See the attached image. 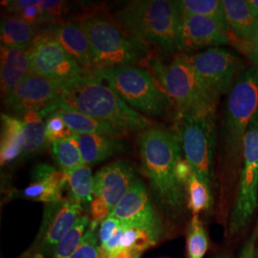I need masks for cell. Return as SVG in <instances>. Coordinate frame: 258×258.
I'll return each instance as SVG.
<instances>
[{
	"label": "cell",
	"mask_w": 258,
	"mask_h": 258,
	"mask_svg": "<svg viewBox=\"0 0 258 258\" xmlns=\"http://www.w3.org/2000/svg\"><path fill=\"white\" fill-rule=\"evenodd\" d=\"M55 108L78 111L124 133L141 132L152 126L145 115L130 107L107 84L91 73L66 82L60 98L52 107L39 114L43 117Z\"/></svg>",
	"instance_id": "6da1fadb"
},
{
	"label": "cell",
	"mask_w": 258,
	"mask_h": 258,
	"mask_svg": "<svg viewBox=\"0 0 258 258\" xmlns=\"http://www.w3.org/2000/svg\"><path fill=\"white\" fill-rule=\"evenodd\" d=\"M142 166L160 202L179 212L184 201V185L176 176L181 159L179 136L167 129L151 126L139 132L137 138Z\"/></svg>",
	"instance_id": "7a4b0ae2"
},
{
	"label": "cell",
	"mask_w": 258,
	"mask_h": 258,
	"mask_svg": "<svg viewBox=\"0 0 258 258\" xmlns=\"http://www.w3.org/2000/svg\"><path fill=\"white\" fill-rule=\"evenodd\" d=\"M115 19L131 37L164 55L181 52L182 14L175 1H131L116 12Z\"/></svg>",
	"instance_id": "3957f363"
},
{
	"label": "cell",
	"mask_w": 258,
	"mask_h": 258,
	"mask_svg": "<svg viewBox=\"0 0 258 258\" xmlns=\"http://www.w3.org/2000/svg\"><path fill=\"white\" fill-rule=\"evenodd\" d=\"M77 20L88 37L94 69L134 65L148 55V45L128 35L103 8L88 10Z\"/></svg>",
	"instance_id": "277c9868"
},
{
	"label": "cell",
	"mask_w": 258,
	"mask_h": 258,
	"mask_svg": "<svg viewBox=\"0 0 258 258\" xmlns=\"http://www.w3.org/2000/svg\"><path fill=\"white\" fill-rule=\"evenodd\" d=\"M91 74L100 78L130 107L143 115L162 116L172 104L153 75L137 66L95 68Z\"/></svg>",
	"instance_id": "5b68a950"
},
{
	"label": "cell",
	"mask_w": 258,
	"mask_h": 258,
	"mask_svg": "<svg viewBox=\"0 0 258 258\" xmlns=\"http://www.w3.org/2000/svg\"><path fill=\"white\" fill-rule=\"evenodd\" d=\"M258 111V70L253 65L236 79L228 95L223 120V143L227 157L243 153V143L249 123Z\"/></svg>",
	"instance_id": "8992f818"
},
{
	"label": "cell",
	"mask_w": 258,
	"mask_h": 258,
	"mask_svg": "<svg viewBox=\"0 0 258 258\" xmlns=\"http://www.w3.org/2000/svg\"><path fill=\"white\" fill-rule=\"evenodd\" d=\"M150 67L153 77L175 107L177 120L186 114L215 112L216 106L206 99L198 84L188 55H175L169 62L152 58Z\"/></svg>",
	"instance_id": "52a82bcc"
},
{
	"label": "cell",
	"mask_w": 258,
	"mask_h": 258,
	"mask_svg": "<svg viewBox=\"0 0 258 258\" xmlns=\"http://www.w3.org/2000/svg\"><path fill=\"white\" fill-rule=\"evenodd\" d=\"M215 112L186 114L178 120L179 138L184 159L194 173L210 189L212 181V160L215 146Z\"/></svg>",
	"instance_id": "ba28073f"
},
{
	"label": "cell",
	"mask_w": 258,
	"mask_h": 258,
	"mask_svg": "<svg viewBox=\"0 0 258 258\" xmlns=\"http://www.w3.org/2000/svg\"><path fill=\"white\" fill-rule=\"evenodd\" d=\"M242 156L239 186L230 222L232 233L246 228L258 206V111L246 132Z\"/></svg>",
	"instance_id": "9c48e42d"
},
{
	"label": "cell",
	"mask_w": 258,
	"mask_h": 258,
	"mask_svg": "<svg viewBox=\"0 0 258 258\" xmlns=\"http://www.w3.org/2000/svg\"><path fill=\"white\" fill-rule=\"evenodd\" d=\"M188 60L204 96L216 106L232 84L239 69V58L227 49L213 47L188 55Z\"/></svg>",
	"instance_id": "30bf717a"
},
{
	"label": "cell",
	"mask_w": 258,
	"mask_h": 258,
	"mask_svg": "<svg viewBox=\"0 0 258 258\" xmlns=\"http://www.w3.org/2000/svg\"><path fill=\"white\" fill-rule=\"evenodd\" d=\"M27 52L32 74L66 83L89 73L68 54L52 33L38 35Z\"/></svg>",
	"instance_id": "8fae6325"
},
{
	"label": "cell",
	"mask_w": 258,
	"mask_h": 258,
	"mask_svg": "<svg viewBox=\"0 0 258 258\" xmlns=\"http://www.w3.org/2000/svg\"><path fill=\"white\" fill-rule=\"evenodd\" d=\"M64 84L63 82L30 73L5 99V104L18 117H23L30 112H43L60 98Z\"/></svg>",
	"instance_id": "7c38bea8"
},
{
	"label": "cell",
	"mask_w": 258,
	"mask_h": 258,
	"mask_svg": "<svg viewBox=\"0 0 258 258\" xmlns=\"http://www.w3.org/2000/svg\"><path fill=\"white\" fill-rule=\"evenodd\" d=\"M124 227L137 228L160 237L162 225L148 196V190L141 181L129 189L110 213Z\"/></svg>",
	"instance_id": "4fadbf2b"
},
{
	"label": "cell",
	"mask_w": 258,
	"mask_h": 258,
	"mask_svg": "<svg viewBox=\"0 0 258 258\" xmlns=\"http://www.w3.org/2000/svg\"><path fill=\"white\" fill-rule=\"evenodd\" d=\"M82 205L72 199H61L47 204L37 242L39 250L53 254L56 246L82 217Z\"/></svg>",
	"instance_id": "5bb4252c"
},
{
	"label": "cell",
	"mask_w": 258,
	"mask_h": 258,
	"mask_svg": "<svg viewBox=\"0 0 258 258\" xmlns=\"http://www.w3.org/2000/svg\"><path fill=\"white\" fill-rule=\"evenodd\" d=\"M230 29L227 24L212 18L196 15H182L181 51L188 52L206 47L229 44Z\"/></svg>",
	"instance_id": "9a60e30c"
},
{
	"label": "cell",
	"mask_w": 258,
	"mask_h": 258,
	"mask_svg": "<svg viewBox=\"0 0 258 258\" xmlns=\"http://www.w3.org/2000/svg\"><path fill=\"white\" fill-rule=\"evenodd\" d=\"M137 181L133 166L128 162L117 161L102 167L94 176V194L106 202L111 213Z\"/></svg>",
	"instance_id": "2e32d148"
},
{
	"label": "cell",
	"mask_w": 258,
	"mask_h": 258,
	"mask_svg": "<svg viewBox=\"0 0 258 258\" xmlns=\"http://www.w3.org/2000/svg\"><path fill=\"white\" fill-rule=\"evenodd\" d=\"M51 33L83 70L89 73L92 71L94 62L89 40L78 20L57 24Z\"/></svg>",
	"instance_id": "e0dca14e"
},
{
	"label": "cell",
	"mask_w": 258,
	"mask_h": 258,
	"mask_svg": "<svg viewBox=\"0 0 258 258\" xmlns=\"http://www.w3.org/2000/svg\"><path fill=\"white\" fill-rule=\"evenodd\" d=\"M1 92L6 99L28 75L31 64L27 50L1 45Z\"/></svg>",
	"instance_id": "ac0fdd59"
},
{
	"label": "cell",
	"mask_w": 258,
	"mask_h": 258,
	"mask_svg": "<svg viewBox=\"0 0 258 258\" xmlns=\"http://www.w3.org/2000/svg\"><path fill=\"white\" fill-rule=\"evenodd\" d=\"M228 27L244 45L250 44L258 33V19L247 0H223Z\"/></svg>",
	"instance_id": "d6986e66"
},
{
	"label": "cell",
	"mask_w": 258,
	"mask_h": 258,
	"mask_svg": "<svg viewBox=\"0 0 258 258\" xmlns=\"http://www.w3.org/2000/svg\"><path fill=\"white\" fill-rule=\"evenodd\" d=\"M78 141L83 164L92 166L109 159L125 150V145L120 138L101 134H75Z\"/></svg>",
	"instance_id": "ffe728a7"
},
{
	"label": "cell",
	"mask_w": 258,
	"mask_h": 258,
	"mask_svg": "<svg viewBox=\"0 0 258 258\" xmlns=\"http://www.w3.org/2000/svg\"><path fill=\"white\" fill-rule=\"evenodd\" d=\"M1 165H7L23 155L25 145L23 121L17 117L1 114Z\"/></svg>",
	"instance_id": "44dd1931"
},
{
	"label": "cell",
	"mask_w": 258,
	"mask_h": 258,
	"mask_svg": "<svg viewBox=\"0 0 258 258\" xmlns=\"http://www.w3.org/2000/svg\"><path fill=\"white\" fill-rule=\"evenodd\" d=\"M52 111H55V113H57L63 119L67 126L71 129L75 134H101L115 138L124 137L126 134L107 123L95 120L83 113L68 108L52 109L47 112L46 114H44L43 117L47 116V114Z\"/></svg>",
	"instance_id": "7402d4cb"
},
{
	"label": "cell",
	"mask_w": 258,
	"mask_h": 258,
	"mask_svg": "<svg viewBox=\"0 0 258 258\" xmlns=\"http://www.w3.org/2000/svg\"><path fill=\"white\" fill-rule=\"evenodd\" d=\"M1 43L3 46L16 47L28 50L38 37L37 29L18 17L1 20Z\"/></svg>",
	"instance_id": "603a6c76"
},
{
	"label": "cell",
	"mask_w": 258,
	"mask_h": 258,
	"mask_svg": "<svg viewBox=\"0 0 258 258\" xmlns=\"http://www.w3.org/2000/svg\"><path fill=\"white\" fill-rule=\"evenodd\" d=\"M25 145L23 155L35 154L46 148V128L42 117L37 112H30L22 117Z\"/></svg>",
	"instance_id": "cb8c5ba5"
},
{
	"label": "cell",
	"mask_w": 258,
	"mask_h": 258,
	"mask_svg": "<svg viewBox=\"0 0 258 258\" xmlns=\"http://www.w3.org/2000/svg\"><path fill=\"white\" fill-rule=\"evenodd\" d=\"M72 200L80 205L91 204L94 194V177L91 168L86 165L80 166L66 173Z\"/></svg>",
	"instance_id": "d4e9b609"
},
{
	"label": "cell",
	"mask_w": 258,
	"mask_h": 258,
	"mask_svg": "<svg viewBox=\"0 0 258 258\" xmlns=\"http://www.w3.org/2000/svg\"><path fill=\"white\" fill-rule=\"evenodd\" d=\"M52 152L56 164L64 173L84 165L81 149L75 136L52 144Z\"/></svg>",
	"instance_id": "484cf974"
},
{
	"label": "cell",
	"mask_w": 258,
	"mask_h": 258,
	"mask_svg": "<svg viewBox=\"0 0 258 258\" xmlns=\"http://www.w3.org/2000/svg\"><path fill=\"white\" fill-rule=\"evenodd\" d=\"M176 5L182 15H196L212 18L227 24L223 1L219 0H179ZM228 25V24H227Z\"/></svg>",
	"instance_id": "4316f807"
},
{
	"label": "cell",
	"mask_w": 258,
	"mask_h": 258,
	"mask_svg": "<svg viewBox=\"0 0 258 258\" xmlns=\"http://www.w3.org/2000/svg\"><path fill=\"white\" fill-rule=\"evenodd\" d=\"M91 220L83 215L74 227L69 231L56 246L53 253V258H71L79 248L83 236L90 226Z\"/></svg>",
	"instance_id": "83f0119b"
},
{
	"label": "cell",
	"mask_w": 258,
	"mask_h": 258,
	"mask_svg": "<svg viewBox=\"0 0 258 258\" xmlns=\"http://www.w3.org/2000/svg\"><path fill=\"white\" fill-rule=\"evenodd\" d=\"M184 186L188 194V208L194 212V215H197L199 212L208 210L211 207V189L200 181L195 173L192 174Z\"/></svg>",
	"instance_id": "f1b7e54d"
},
{
	"label": "cell",
	"mask_w": 258,
	"mask_h": 258,
	"mask_svg": "<svg viewBox=\"0 0 258 258\" xmlns=\"http://www.w3.org/2000/svg\"><path fill=\"white\" fill-rule=\"evenodd\" d=\"M159 238L149 231L125 227L120 239V250H133L142 253L144 250L155 246Z\"/></svg>",
	"instance_id": "f546056e"
},
{
	"label": "cell",
	"mask_w": 258,
	"mask_h": 258,
	"mask_svg": "<svg viewBox=\"0 0 258 258\" xmlns=\"http://www.w3.org/2000/svg\"><path fill=\"white\" fill-rule=\"evenodd\" d=\"M208 249V236L198 215H194L187 229V250L189 258H202Z\"/></svg>",
	"instance_id": "4dcf8cb0"
},
{
	"label": "cell",
	"mask_w": 258,
	"mask_h": 258,
	"mask_svg": "<svg viewBox=\"0 0 258 258\" xmlns=\"http://www.w3.org/2000/svg\"><path fill=\"white\" fill-rule=\"evenodd\" d=\"M61 195L62 190L54 184L47 182H34L20 191L18 197L49 204L61 200Z\"/></svg>",
	"instance_id": "1f68e13d"
},
{
	"label": "cell",
	"mask_w": 258,
	"mask_h": 258,
	"mask_svg": "<svg viewBox=\"0 0 258 258\" xmlns=\"http://www.w3.org/2000/svg\"><path fill=\"white\" fill-rule=\"evenodd\" d=\"M46 117L45 128L48 143L54 144L55 142L74 136V132L67 126L63 119L55 111L48 113Z\"/></svg>",
	"instance_id": "d6a6232c"
},
{
	"label": "cell",
	"mask_w": 258,
	"mask_h": 258,
	"mask_svg": "<svg viewBox=\"0 0 258 258\" xmlns=\"http://www.w3.org/2000/svg\"><path fill=\"white\" fill-rule=\"evenodd\" d=\"M34 182H47L63 190L68 184V176L63 171H58L47 164L37 165L33 172Z\"/></svg>",
	"instance_id": "836d02e7"
},
{
	"label": "cell",
	"mask_w": 258,
	"mask_h": 258,
	"mask_svg": "<svg viewBox=\"0 0 258 258\" xmlns=\"http://www.w3.org/2000/svg\"><path fill=\"white\" fill-rule=\"evenodd\" d=\"M97 227L98 226L90 223L79 248L71 258H99L100 242L95 231Z\"/></svg>",
	"instance_id": "e575fe53"
},
{
	"label": "cell",
	"mask_w": 258,
	"mask_h": 258,
	"mask_svg": "<svg viewBox=\"0 0 258 258\" xmlns=\"http://www.w3.org/2000/svg\"><path fill=\"white\" fill-rule=\"evenodd\" d=\"M91 223L98 226L110 215V210L106 202L99 196H95L90 204Z\"/></svg>",
	"instance_id": "d590c367"
},
{
	"label": "cell",
	"mask_w": 258,
	"mask_h": 258,
	"mask_svg": "<svg viewBox=\"0 0 258 258\" xmlns=\"http://www.w3.org/2000/svg\"><path fill=\"white\" fill-rule=\"evenodd\" d=\"M38 5H32L27 7L26 9L20 11L17 14V17L35 26L37 23H41L46 20H51L46 14L39 8Z\"/></svg>",
	"instance_id": "8d00e7d4"
},
{
	"label": "cell",
	"mask_w": 258,
	"mask_h": 258,
	"mask_svg": "<svg viewBox=\"0 0 258 258\" xmlns=\"http://www.w3.org/2000/svg\"><path fill=\"white\" fill-rule=\"evenodd\" d=\"M120 226V221L115 217L109 215L107 218H105L101 223L98 234L100 246L106 244L112 238V236L115 234V232L119 229Z\"/></svg>",
	"instance_id": "74e56055"
},
{
	"label": "cell",
	"mask_w": 258,
	"mask_h": 258,
	"mask_svg": "<svg viewBox=\"0 0 258 258\" xmlns=\"http://www.w3.org/2000/svg\"><path fill=\"white\" fill-rule=\"evenodd\" d=\"M38 6L52 19L62 13L65 4L63 1H40Z\"/></svg>",
	"instance_id": "f35d334b"
},
{
	"label": "cell",
	"mask_w": 258,
	"mask_h": 258,
	"mask_svg": "<svg viewBox=\"0 0 258 258\" xmlns=\"http://www.w3.org/2000/svg\"><path fill=\"white\" fill-rule=\"evenodd\" d=\"M194 173V170L188 162L185 159L181 158L176 165V176L179 182L184 186Z\"/></svg>",
	"instance_id": "ab89813d"
},
{
	"label": "cell",
	"mask_w": 258,
	"mask_h": 258,
	"mask_svg": "<svg viewBox=\"0 0 258 258\" xmlns=\"http://www.w3.org/2000/svg\"><path fill=\"white\" fill-rule=\"evenodd\" d=\"M258 237L257 229L252 233L247 243L244 245L240 258H255V244Z\"/></svg>",
	"instance_id": "60d3db41"
},
{
	"label": "cell",
	"mask_w": 258,
	"mask_h": 258,
	"mask_svg": "<svg viewBox=\"0 0 258 258\" xmlns=\"http://www.w3.org/2000/svg\"><path fill=\"white\" fill-rule=\"evenodd\" d=\"M242 49L249 56L252 65L255 66L258 70V33L254 40L250 44L242 46Z\"/></svg>",
	"instance_id": "b9f144b4"
},
{
	"label": "cell",
	"mask_w": 258,
	"mask_h": 258,
	"mask_svg": "<svg viewBox=\"0 0 258 258\" xmlns=\"http://www.w3.org/2000/svg\"><path fill=\"white\" fill-rule=\"evenodd\" d=\"M7 3H9V4H6V5L9 7L10 11L17 15L20 11L26 9L29 6L38 5L40 3V1H37V0H17V1H10Z\"/></svg>",
	"instance_id": "7bdbcfd3"
},
{
	"label": "cell",
	"mask_w": 258,
	"mask_h": 258,
	"mask_svg": "<svg viewBox=\"0 0 258 258\" xmlns=\"http://www.w3.org/2000/svg\"><path fill=\"white\" fill-rule=\"evenodd\" d=\"M249 4V9L258 19V0H247Z\"/></svg>",
	"instance_id": "ee69618b"
},
{
	"label": "cell",
	"mask_w": 258,
	"mask_h": 258,
	"mask_svg": "<svg viewBox=\"0 0 258 258\" xmlns=\"http://www.w3.org/2000/svg\"><path fill=\"white\" fill-rule=\"evenodd\" d=\"M212 258H232L230 254H226V253H223V254H217L215 256H213Z\"/></svg>",
	"instance_id": "f6af8a7d"
},
{
	"label": "cell",
	"mask_w": 258,
	"mask_h": 258,
	"mask_svg": "<svg viewBox=\"0 0 258 258\" xmlns=\"http://www.w3.org/2000/svg\"><path fill=\"white\" fill-rule=\"evenodd\" d=\"M35 258H44L43 257V256H42V255H39V254H38V255H37V256H36V257Z\"/></svg>",
	"instance_id": "bcb514c9"
},
{
	"label": "cell",
	"mask_w": 258,
	"mask_h": 258,
	"mask_svg": "<svg viewBox=\"0 0 258 258\" xmlns=\"http://www.w3.org/2000/svg\"><path fill=\"white\" fill-rule=\"evenodd\" d=\"M256 229H257V231H258V226H257V228H256Z\"/></svg>",
	"instance_id": "7dc6e473"
}]
</instances>
